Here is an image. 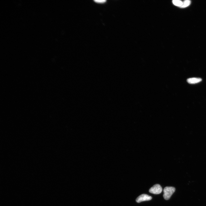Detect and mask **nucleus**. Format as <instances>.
<instances>
[{"mask_svg":"<svg viewBox=\"0 0 206 206\" xmlns=\"http://www.w3.org/2000/svg\"><path fill=\"white\" fill-rule=\"evenodd\" d=\"M162 191V189L161 186L159 184H156L150 189L149 192L151 193L158 194L161 193Z\"/></svg>","mask_w":206,"mask_h":206,"instance_id":"f03ea898","label":"nucleus"},{"mask_svg":"<svg viewBox=\"0 0 206 206\" xmlns=\"http://www.w3.org/2000/svg\"><path fill=\"white\" fill-rule=\"evenodd\" d=\"M202 81V79L200 78H192L188 79L187 80V81L190 84H195L201 82Z\"/></svg>","mask_w":206,"mask_h":206,"instance_id":"20e7f679","label":"nucleus"},{"mask_svg":"<svg viewBox=\"0 0 206 206\" xmlns=\"http://www.w3.org/2000/svg\"><path fill=\"white\" fill-rule=\"evenodd\" d=\"M173 3L176 6L181 7L183 5V2L179 0H173Z\"/></svg>","mask_w":206,"mask_h":206,"instance_id":"39448f33","label":"nucleus"},{"mask_svg":"<svg viewBox=\"0 0 206 206\" xmlns=\"http://www.w3.org/2000/svg\"><path fill=\"white\" fill-rule=\"evenodd\" d=\"M191 3V1L188 0H185L183 2V5L181 7V8H184L188 7L189 5Z\"/></svg>","mask_w":206,"mask_h":206,"instance_id":"423d86ee","label":"nucleus"},{"mask_svg":"<svg viewBox=\"0 0 206 206\" xmlns=\"http://www.w3.org/2000/svg\"><path fill=\"white\" fill-rule=\"evenodd\" d=\"M175 188L172 187H166L164 190L163 197L166 200L169 199L175 192Z\"/></svg>","mask_w":206,"mask_h":206,"instance_id":"f257e3e1","label":"nucleus"},{"mask_svg":"<svg viewBox=\"0 0 206 206\" xmlns=\"http://www.w3.org/2000/svg\"><path fill=\"white\" fill-rule=\"evenodd\" d=\"M94 1L96 2L103 3L105 2L106 1V0H95Z\"/></svg>","mask_w":206,"mask_h":206,"instance_id":"0eeeda50","label":"nucleus"},{"mask_svg":"<svg viewBox=\"0 0 206 206\" xmlns=\"http://www.w3.org/2000/svg\"><path fill=\"white\" fill-rule=\"evenodd\" d=\"M152 199V198L151 196L147 194H142L137 198L136 201L137 203H139L143 201H150Z\"/></svg>","mask_w":206,"mask_h":206,"instance_id":"7ed1b4c3","label":"nucleus"}]
</instances>
